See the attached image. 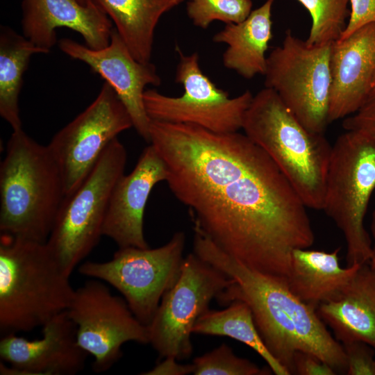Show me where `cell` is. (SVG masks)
<instances>
[{"label": "cell", "mask_w": 375, "mask_h": 375, "mask_svg": "<svg viewBox=\"0 0 375 375\" xmlns=\"http://www.w3.org/2000/svg\"><path fill=\"white\" fill-rule=\"evenodd\" d=\"M149 136L193 228L245 267L287 279L292 251L315 236L307 207L271 158L238 131L151 120Z\"/></svg>", "instance_id": "obj_1"}, {"label": "cell", "mask_w": 375, "mask_h": 375, "mask_svg": "<svg viewBox=\"0 0 375 375\" xmlns=\"http://www.w3.org/2000/svg\"><path fill=\"white\" fill-rule=\"evenodd\" d=\"M193 252L231 279L216 299L222 305L235 300L249 305L266 347L289 375L297 351L312 353L337 374H346L343 346L326 329L316 308L290 290L286 279L245 267L199 231L194 233Z\"/></svg>", "instance_id": "obj_2"}, {"label": "cell", "mask_w": 375, "mask_h": 375, "mask_svg": "<svg viewBox=\"0 0 375 375\" xmlns=\"http://www.w3.org/2000/svg\"><path fill=\"white\" fill-rule=\"evenodd\" d=\"M65 197L61 172L48 146L13 131L0 165V231L47 242Z\"/></svg>", "instance_id": "obj_3"}, {"label": "cell", "mask_w": 375, "mask_h": 375, "mask_svg": "<svg viewBox=\"0 0 375 375\" xmlns=\"http://www.w3.org/2000/svg\"><path fill=\"white\" fill-rule=\"evenodd\" d=\"M46 242L0 236V330L29 331L67 310L74 289Z\"/></svg>", "instance_id": "obj_4"}, {"label": "cell", "mask_w": 375, "mask_h": 375, "mask_svg": "<svg viewBox=\"0 0 375 375\" xmlns=\"http://www.w3.org/2000/svg\"><path fill=\"white\" fill-rule=\"evenodd\" d=\"M242 129L274 162L307 208L322 210L332 147L308 131L268 88L247 108Z\"/></svg>", "instance_id": "obj_5"}, {"label": "cell", "mask_w": 375, "mask_h": 375, "mask_svg": "<svg viewBox=\"0 0 375 375\" xmlns=\"http://www.w3.org/2000/svg\"><path fill=\"white\" fill-rule=\"evenodd\" d=\"M374 190L375 141L360 132L347 131L332 147L322 210L344 235L347 266L372 258L364 218Z\"/></svg>", "instance_id": "obj_6"}, {"label": "cell", "mask_w": 375, "mask_h": 375, "mask_svg": "<svg viewBox=\"0 0 375 375\" xmlns=\"http://www.w3.org/2000/svg\"><path fill=\"white\" fill-rule=\"evenodd\" d=\"M127 153L117 138L104 149L94 167L65 196L47 244L62 269L73 270L98 244L110 197L124 174Z\"/></svg>", "instance_id": "obj_7"}, {"label": "cell", "mask_w": 375, "mask_h": 375, "mask_svg": "<svg viewBox=\"0 0 375 375\" xmlns=\"http://www.w3.org/2000/svg\"><path fill=\"white\" fill-rule=\"evenodd\" d=\"M331 44L309 45L287 30L281 45L267 57L265 88L316 133H323L329 124Z\"/></svg>", "instance_id": "obj_8"}, {"label": "cell", "mask_w": 375, "mask_h": 375, "mask_svg": "<svg viewBox=\"0 0 375 375\" xmlns=\"http://www.w3.org/2000/svg\"><path fill=\"white\" fill-rule=\"evenodd\" d=\"M185 243V233L178 231L160 247H119L111 260L85 262L78 272L115 288L136 318L149 326L163 295L179 276Z\"/></svg>", "instance_id": "obj_9"}, {"label": "cell", "mask_w": 375, "mask_h": 375, "mask_svg": "<svg viewBox=\"0 0 375 375\" xmlns=\"http://www.w3.org/2000/svg\"><path fill=\"white\" fill-rule=\"evenodd\" d=\"M179 60L175 82L184 93L170 97L155 89L145 90L143 100L147 114L153 121L192 124L215 133H233L242 129L244 117L253 99L249 90L231 98L201 70L197 52L185 55L176 46Z\"/></svg>", "instance_id": "obj_10"}, {"label": "cell", "mask_w": 375, "mask_h": 375, "mask_svg": "<svg viewBox=\"0 0 375 375\" xmlns=\"http://www.w3.org/2000/svg\"><path fill=\"white\" fill-rule=\"evenodd\" d=\"M231 283L221 270L194 252L184 258L175 284L163 295L149 324V344L160 358H189L191 334L199 317Z\"/></svg>", "instance_id": "obj_11"}, {"label": "cell", "mask_w": 375, "mask_h": 375, "mask_svg": "<svg viewBox=\"0 0 375 375\" xmlns=\"http://www.w3.org/2000/svg\"><path fill=\"white\" fill-rule=\"evenodd\" d=\"M67 312L76 326L79 346L94 358L97 373L108 370L119 360L124 343L149 344V326L100 280L88 281L74 290Z\"/></svg>", "instance_id": "obj_12"}, {"label": "cell", "mask_w": 375, "mask_h": 375, "mask_svg": "<svg viewBox=\"0 0 375 375\" xmlns=\"http://www.w3.org/2000/svg\"><path fill=\"white\" fill-rule=\"evenodd\" d=\"M132 127L125 106L104 82L95 99L47 145L61 172L65 196L84 181L109 143Z\"/></svg>", "instance_id": "obj_13"}, {"label": "cell", "mask_w": 375, "mask_h": 375, "mask_svg": "<svg viewBox=\"0 0 375 375\" xmlns=\"http://www.w3.org/2000/svg\"><path fill=\"white\" fill-rule=\"evenodd\" d=\"M58 47L69 57L88 65L112 88L127 110L133 128L149 143L151 119L144 108L143 94L147 85L161 84L155 65L137 60L115 27L110 43L104 48L93 49L69 38L60 40Z\"/></svg>", "instance_id": "obj_14"}, {"label": "cell", "mask_w": 375, "mask_h": 375, "mask_svg": "<svg viewBox=\"0 0 375 375\" xmlns=\"http://www.w3.org/2000/svg\"><path fill=\"white\" fill-rule=\"evenodd\" d=\"M42 338L29 340L15 333L0 341L1 374L74 375L89 354L77 341L76 326L67 310L42 326Z\"/></svg>", "instance_id": "obj_15"}, {"label": "cell", "mask_w": 375, "mask_h": 375, "mask_svg": "<svg viewBox=\"0 0 375 375\" xmlns=\"http://www.w3.org/2000/svg\"><path fill=\"white\" fill-rule=\"evenodd\" d=\"M167 169L149 144L142 152L133 171L123 175L112 191L106 215L103 235L119 247L149 248L144 235V212L156 184L166 181Z\"/></svg>", "instance_id": "obj_16"}, {"label": "cell", "mask_w": 375, "mask_h": 375, "mask_svg": "<svg viewBox=\"0 0 375 375\" xmlns=\"http://www.w3.org/2000/svg\"><path fill=\"white\" fill-rule=\"evenodd\" d=\"M330 74L329 123L357 112L373 89L375 23L332 42Z\"/></svg>", "instance_id": "obj_17"}, {"label": "cell", "mask_w": 375, "mask_h": 375, "mask_svg": "<svg viewBox=\"0 0 375 375\" xmlns=\"http://www.w3.org/2000/svg\"><path fill=\"white\" fill-rule=\"evenodd\" d=\"M23 35L47 51L56 44V30L65 27L79 33L85 45L100 49L108 45L112 22L94 1L22 0Z\"/></svg>", "instance_id": "obj_18"}, {"label": "cell", "mask_w": 375, "mask_h": 375, "mask_svg": "<svg viewBox=\"0 0 375 375\" xmlns=\"http://www.w3.org/2000/svg\"><path fill=\"white\" fill-rule=\"evenodd\" d=\"M317 312L342 343L362 341L375 349V271L360 264L348 284Z\"/></svg>", "instance_id": "obj_19"}, {"label": "cell", "mask_w": 375, "mask_h": 375, "mask_svg": "<svg viewBox=\"0 0 375 375\" xmlns=\"http://www.w3.org/2000/svg\"><path fill=\"white\" fill-rule=\"evenodd\" d=\"M274 0H266L239 23L226 24L212 37L215 43L227 45L222 55L224 66L247 79L265 75L266 51L272 38Z\"/></svg>", "instance_id": "obj_20"}, {"label": "cell", "mask_w": 375, "mask_h": 375, "mask_svg": "<svg viewBox=\"0 0 375 375\" xmlns=\"http://www.w3.org/2000/svg\"><path fill=\"white\" fill-rule=\"evenodd\" d=\"M337 248L332 252L296 249L292 253L287 277L290 290L301 301L317 309L335 297L353 278L360 264L342 268Z\"/></svg>", "instance_id": "obj_21"}, {"label": "cell", "mask_w": 375, "mask_h": 375, "mask_svg": "<svg viewBox=\"0 0 375 375\" xmlns=\"http://www.w3.org/2000/svg\"><path fill=\"white\" fill-rule=\"evenodd\" d=\"M93 1L114 23L132 56L141 62H149L160 19L185 0Z\"/></svg>", "instance_id": "obj_22"}, {"label": "cell", "mask_w": 375, "mask_h": 375, "mask_svg": "<svg viewBox=\"0 0 375 375\" xmlns=\"http://www.w3.org/2000/svg\"><path fill=\"white\" fill-rule=\"evenodd\" d=\"M49 51L36 46L8 26L0 28V115L13 131L22 128L19 97L23 76L34 54Z\"/></svg>", "instance_id": "obj_23"}, {"label": "cell", "mask_w": 375, "mask_h": 375, "mask_svg": "<svg viewBox=\"0 0 375 375\" xmlns=\"http://www.w3.org/2000/svg\"><path fill=\"white\" fill-rule=\"evenodd\" d=\"M192 333L236 340L258 353L275 374L289 375L268 351L256 326L252 311L243 301L235 300L224 310L208 309L197 320Z\"/></svg>", "instance_id": "obj_24"}, {"label": "cell", "mask_w": 375, "mask_h": 375, "mask_svg": "<svg viewBox=\"0 0 375 375\" xmlns=\"http://www.w3.org/2000/svg\"><path fill=\"white\" fill-rule=\"evenodd\" d=\"M308 11L312 19L309 45L336 41L341 36L349 16V0H298Z\"/></svg>", "instance_id": "obj_25"}, {"label": "cell", "mask_w": 375, "mask_h": 375, "mask_svg": "<svg viewBox=\"0 0 375 375\" xmlns=\"http://www.w3.org/2000/svg\"><path fill=\"white\" fill-rule=\"evenodd\" d=\"M251 0H186V13L192 24L206 29L213 22L239 23L251 12Z\"/></svg>", "instance_id": "obj_26"}, {"label": "cell", "mask_w": 375, "mask_h": 375, "mask_svg": "<svg viewBox=\"0 0 375 375\" xmlns=\"http://www.w3.org/2000/svg\"><path fill=\"white\" fill-rule=\"evenodd\" d=\"M194 375H267L270 369L259 367L248 359L237 356L225 343L192 362Z\"/></svg>", "instance_id": "obj_27"}, {"label": "cell", "mask_w": 375, "mask_h": 375, "mask_svg": "<svg viewBox=\"0 0 375 375\" xmlns=\"http://www.w3.org/2000/svg\"><path fill=\"white\" fill-rule=\"evenodd\" d=\"M347 357V375H375L374 349L362 341L342 343Z\"/></svg>", "instance_id": "obj_28"}, {"label": "cell", "mask_w": 375, "mask_h": 375, "mask_svg": "<svg viewBox=\"0 0 375 375\" xmlns=\"http://www.w3.org/2000/svg\"><path fill=\"white\" fill-rule=\"evenodd\" d=\"M342 126L346 131L360 132L375 141V87L358 110L344 120Z\"/></svg>", "instance_id": "obj_29"}, {"label": "cell", "mask_w": 375, "mask_h": 375, "mask_svg": "<svg viewBox=\"0 0 375 375\" xmlns=\"http://www.w3.org/2000/svg\"><path fill=\"white\" fill-rule=\"evenodd\" d=\"M349 19L338 40H343L358 29L375 23V0H349Z\"/></svg>", "instance_id": "obj_30"}, {"label": "cell", "mask_w": 375, "mask_h": 375, "mask_svg": "<svg viewBox=\"0 0 375 375\" xmlns=\"http://www.w3.org/2000/svg\"><path fill=\"white\" fill-rule=\"evenodd\" d=\"M292 374L335 375L337 373L329 365L315 354L297 351L293 358Z\"/></svg>", "instance_id": "obj_31"}, {"label": "cell", "mask_w": 375, "mask_h": 375, "mask_svg": "<svg viewBox=\"0 0 375 375\" xmlns=\"http://www.w3.org/2000/svg\"><path fill=\"white\" fill-rule=\"evenodd\" d=\"M193 364H181L173 356L163 358V360L159 362L151 369L143 372L144 375H186L193 374Z\"/></svg>", "instance_id": "obj_32"}, {"label": "cell", "mask_w": 375, "mask_h": 375, "mask_svg": "<svg viewBox=\"0 0 375 375\" xmlns=\"http://www.w3.org/2000/svg\"><path fill=\"white\" fill-rule=\"evenodd\" d=\"M371 234L372 237V251L373 256L371 261H375V209L372 215L371 225H370Z\"/></svg>", "instance_id": "obj_33"}, {"label": "cell", "mask_w": 375, "mask_h": 375, "mask_svg": "<svg viewBox=\"0 0 375 375\" xmlns=\"http://www.w3.org/2000/svg\"><path fill=\"white\" fill-rule=\"evenodd\" d=\"M83 4H87L90 3V1H92L93 0H78Z\"/></svg>", "instance_id": "obj_34"}, {"label": "cell", "mask_w": 375, "mask_h": 375, "mask_svg": "<svg viewBox=\"0 0 375 375\" xmlns=\"http://www.w3.org/2000/svg\"><path fill=\"white\" fill-rule=\"evenodd\" d=\"M370 265L372 266V267L374 269V270L375 271V261H370Z\"/></svg>", "instance_id": "obj_35"}, {"label": "cell", "mask_w": 375, "mask_h": 375, "mask_svg": "<svg viewBox=\"0 0 375 375\" xmlns=\"http://www.w3.org/2000/svg\"><path fill=\"white\" fill-rule=\"evenodd\" d=\"M375 87V78H374V82H373V88Z\"/></svg>", "instance_id": "obj_36"}]
</instances>
